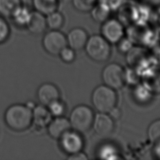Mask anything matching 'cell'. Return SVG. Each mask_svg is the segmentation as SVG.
Instances as JSON below:
<instances>
[{
  "label": "cell",
  "instance_id": "obj_19",
  "mask_svg": "<svg viewBox=\"0 0 160 160\" xmlns=\"http://www.w3.org/2000/svg\"><path fill=\"white\" fill-rule=\"evenodd\" d=\"M31 11L28 6L22 4L14 12L10 19L16 26L26 28Z\"/></svg>",
  "mask_w": 160,
  "mask_h": 160
},
{
  "label": "cell",
  "instance_id": "obj_35",
  "mask_svg": "<svg viewBox=\"0 0 160 160\" xmlns=\"http://www.w3.org/2000/svg\"><path fill=\"white\" fill-rule=\"evenodd\" d=\"M154 155L159 159H160V141L154 142Z\"/></svg>",
  "mask_w": 160,
  "mask_h": 160
},
{
  "label": "cell",
  "instance_id": "obj_4",
  "mask_svg": "<svg viewBox=\"0 0 160 160\" xmlns=\"http://www.w3.org/2000/svg\"><path fill=\"white\" fill-rule=\"evenodd\" d=\"M84 48L88 56L96 62L106 61L111 56L110 43L102 35L94 34L88 38Z\"/></svg>",
  "mask_w": 160,
  "mask_h": 160
},
{
  "label": "cell",
  "instance_id": "obj_2",
  "mask_svg": "<svg viewBox=\"0 0 160 160\" xmlns=\"http://www.w3.org/2000/svg\"><path fill=\"white\" fill-rule=\"evenodd\" d=\"M91 99L96 109L102 113H108L116 107L118 101L114 89L105 84L98 86L93 91Z\"/></svg>",
  "mask_w": 160,
  "mask_h": 160
},
{
  "label": "cell",
  "instance_id": "obj_24",
  "mask_svg": "<svg viewBox=\"0 0 160 160\" xmlns=\"http://www.w3.org/2000/svg\"><path fill=\"white\" fill-rule=\"evenodd\" d=\"M47 108L52 118L63 116L66 112V106L60 99L52 101L47 106Z\"/></svg>",
  "mask_w": 160,
  "mask_h": 160
},
{
  "label": "cell",
  "instance_id": "obj_5",
  "mask_svg": "<svg viewBox=\"0 0 160 160\" xmlns=\"http://www.w3.org/2000/svg\"><path fill=\"white\" fill-rule=\"evenodd\" d=\"M44 50L51 56L59 55L60 51L68 46L66 36L59 30H51L44 32L42 39Z\"/></svg>",
  "mask_w": 160,
  "mask_h": 160
},
{
  "label": "cell",
  "instance_id": "obj_31",
  "mask_svg": "<svg viewBox=\"0 0 160 160\" xmlns=\"http://www.w3.org/2000/svg\"><path fill=\"white\" fill-rule=\"evenodd\" d=\"M118 44V49L121 52H128L132 48V42L129 39H124L122 38Z\"/></svg>",
  "mask_w": 160,
  "mask_h": 160
},
{
  "label": "cell",
  "instance_id": "obj_12",
  "mask_svg": "<svg viewBox=\"0 0 160 160\" xmlns=\"http://www.w3.org/2000/svg\"><path fill=\"white\" fill-rule=\"evenodd\" d=\"M92 126L98 135L106 137L113 131L114 123L113 119L108 113L99 112L94 116Z\"/></svg>",
  "mask_w": 160,
  "mask_h": 160
},
{
  "label": "cell",
  "instance_id": "obj_23",
  "mask_svg": "<svg viewBox=\"0 0 160 160\" xmlns=\"http://www.w3.org/2000/svg\"><path fill=\"white\" fill-rule=\"evenodd\" d=\"M152 93L143 84H136L134 89V98L141 103H146L150 101Z\"/></svg>",
  "mask_w": 160,
  "mask_h": 160
},
{
  "label": "cell",
  "instance_id": "obj_9",
  "mask_svg": "<svg viewBox=\"0 0 160 160\" xmlns=\"http://www.w3.org/2000/svg\"><path fill=\"white\" fill-rule=\"evenodd\" d=\"M128 61L132 68L136 69L139 72V70L144 69L145 71V65L146 69L152 65L149 60L152 59V56H149L147 51L141 48H131L128 52Z\"/></svg>",
  "mask_w": 160,
  "mask_h": 160
},
{
  "label": "cell",
  "instance_id": "obj_13",
  "mask_svg": "<svg viewBox=\"0 0 160 160\" xmlns=\"http://www.w3.org/2000/svg\"><path fill=\"white\" fill-rule=\"evenodd\" d=\"M118 9V20L122 24L124 22L132 24L139 18V7L132 2H122Z\"/></svg>",
  "mask_w": 160,
  "mask_h": 160
},
{
  "label": "cell",
  "instance_id": "obj_1",
  "mask_svg": "<svg viewBox=\"0 0 160 160\" xmlns=\"http://www.w3.org/2000/svg\"><path fill=\"white\" fill-rule=\"evenodd\" d=\"M4 121L11 130L18 132H24L32 126V108L27 103L12 104L5 110Z\"/></svg>",
  "mask_w": 160,
  "mask_h": 160
},
{
  "label": "cell",
  "instance_id": "obj_34",
  "mask_svg": "<svg viewBox=\"0 0 160 160\" xmlns=\"http://www.w3.org/2000/svg\"><path fill=\"white\" fill-rule=\"evenodd\" d=\"M154 22L156 27L160 30V6L154 12Z\"/></svg>",
  "mask_w": 160,
  "mask_h": 160
},
{
  "label": "cell",
  "instance_id": "obj_20",
  "mask_svg": "<svg viewBox=\"0 0 160 160\" xmlns=\"http://www.w3.org/2000/svg\"><path fill=\"white\" fill-rule=\"evenodd\" d=\"M111 11L109 7L102 1L100 3L98 2L90 12L95 21L102 23L109 18Z\"/></svg>",
  "mask_w": 160,
  "mask_h": 160
},
{
  "label": "cell",
  "instance_id": "obj_25",
  "mask_svg": "<svg viewBox=\"0 0 160 160\" xmlns=\"http://www.w3.org/2000/svg\"><path fill=\"white\" fill-rule=\"evenodd\" d=\"M98 2V0H72L74 8L81 12H90Z\"/></svg>",
  "mask_w": 160,
  "mask_h": 160
},
{
  "label": "cell",
  "instance_id": "obj_6",
  "mask_svg": "<svg viewBox=\"0 0 160 160\" xmlns=\"http://www.w3.org/2000/svg\"><path fill=\"white\" fill-rule=\"evenodd\" d=\"M102 79L105 85L116 90L121 88L125 82V71L118 64L110 63L102 72Z\"/></svg>",
  "mask_w": 160,
  "mask_h": 160
},
{
  "label": "cell",
  "instance_id": "obj_29",
  "mask_svg": "<svg viewBox=\"0 0 160 160\" xmlns=\"http://www.w3.org/2000/svg\"><path fill=\"white\" fill-rule=\"evenodd\" d=\"M140 76L141 74L134 68H129L125 71V80L128 83L138 84Z\"/></svg>",
  "mask_w": 160,
  "mask_h": 160
},
{
  "label": "cell",
  "instance_id": "obj_15",
  "mask_svg": "<svg viewBox=\"0 0 160 160\" xmlns=\"http://www.w3.org/2000/svg\"><path fill=\"white\" fill-rule=\"evenodd\" d=\"M32 124L38 130L46 128L52 116L50 114L47 106L41 104H36L32 109Z\"/></svg>",
  "mask_w": 160,
  "mask_h": 160
},
{
  "label": "cell",
  "instance_id": "obj_28",
  "mask_svg": "<svg viewBox=\"0 0 160 160\" xmlns=\"http://www.w3.org/2000/svg\"><path fill=\"white\" fill-rule=\"evenodd\" d=\"M99 156L102 159H117L118 155L117 149L111 144L102 146L99 151Z\"/></svg>",
  "mask_w": 160,
  "mask_h": 160
},
{
  "label": "cell",
  "instance_id": "obj_17",
  "mask_svg": "<svg viewBox=\"0 0 160 160\" xmlns=\"http://www.w3.org/2000/svg\"><path fill=\"white\" fill-rule=\"evenodd\" d=\"M26 28L31 34L34 35L44 33L48 28L46 16L36 11H32Z\"/></svg>",
  "mask_w": 160,
  "mask_h": 160
},
{
  "label": "cell",
  "instance_id": "obj_7",
  "mask_svg": "<svg viewBox=\"0 0 160 160\" xmlns=\"http://www.w3.org/2000/svg\"><path fill=\"white\" fill-rule=\"evenodd\" d=\"M61 148L69 155L81 151L84 141L79 132L71 129L63 134L58 139Z\"/></svg>",
  "mask_w": 160,
  "mask_h": 160
},
{
  "label": "cell",
  "instance_id": "obj_26",
  "mask_svg": "<svg viewBox=\"0 0 160 160\" xmlns=\"http://www.w3.org/2000/svg\"><path fill=\"white\" fill-rule=\"evenodd\" d=\"M148 136L154 143L160 141V119L154 121L148 129Z\"/></svg>",
  "mask_w": 160,
  "mask_h": 160
},
{
  "label": "cell",
  "instance_id": "obj_11",
  "mask_svg": "<svg viewBox=\"0 0 160 160\" xmlns=\"http://www.w3.org/2000/svg\"><path fill=\"white\" fill-rule=\"evenodd\" d=\"M143 85L152 94H160V66H152L141 74Z\"/></svg>",
  "mask_w": 160,
  "mask_h": 160
},
{
  "label": "cell",
  "instance_id": "obj_18",
  "mask_svg": "<svg viewBox=\"0 0 160 160\" xmlns=\"http://www.w3.org/2000/svg\"><path fill=\"white\" fill-rule=\"evenodd\" d=\"M34 10L44 16L57 11L59 6V0H32Z\"/></svg>",
  "mask_w": 160,
  "mask_h": 160
},
{
  "label": "cell",
  "instance_id": "obj_16",
  "mask_svg": "<svg viewBox=\"0 0 160 160\" xmlns=\"http://www.w3.org/2000/svg\"><path fill=\"white\" fill-rule=\"evenodd\" d=\"M66 38L69 47L74 51H79L84 48L88 36L84 29L75 28L69 32Z\"/></svg>",
  "mask_w": 160,
  "mask_h": 160
},
{
  "label": "cell",
  "instance_id": "obj_22",
  "mask_svg": "<svg viewBox=\"0 0 160 160\" xmlns=\"http://www.w3.org/2000/svg\"><path fill=\"white\" fill-rule=\"evenodd\" d=\"M47 27L51 30H59L64 23V18L61 12L55 11L46 16Z\"/></svg>",
  "mask_w": 160,
  "mask_h": 160
},
{
  "label": "cell",
  "instance_id": "obj_21",
  "mask_svg": "<svg viewBox=\"0 0 160 160\" xmlns=\"http://www.w3.org/2000/svg\"><path fill=\"white\" fill-rule=\"evenodd\" d=\"M22 4V0H0V15L10 18Z\"/></svg>",
  "mask_w": 160,
  "mask_h": 160
},
{
  "label": "cell",
  "instance_id": "obj_3",
  "mask_svg": "<svg viewBox=\"0 0 160 160\" xmlns=\"http://www.w3.org/2000/svg\"><path fill=\"white\" fill-rule=\"evenodd\" d=\"M94 118V114L92 109L86 105L81 104L72 109L69 121L73 130L84 133L91 128Z\"/></svg>",
  "mask_w": 160,
  "mask_h": 160
},
{
  "label": "cell",
  "instance_id": "obj_8",
  "mask_svg": "<svg viewBox=\"0 0 160 160\" xmlns=\"http://www.w3.org/2000/svg\"><path fill=\"white\" fill-rule=\"evenodd\" d=\"M101 34L109 43H118L124 37V26L118 19L109 18L102 22Z\"/></svg>",
  "mask_w": 160,
  "mask_h": 160
},
{
  "label": "cell",
  "instance_id": "obj_10",
  "mask_svg": "<svg viewBox=\"0 0 160 160\" xmlns=\"http://www.w3.org/2000/svg\"><path fill=\"white\" fill-rule=\"evenodd\" d=\"M60 92L53 83L46 82L40 84L36 91V98L39 104L47 106L52 101L59 99Z\"/></svg>",
  "mask_w": 160,
  "mask_h": 160
},
{
  "label": "cell",
  "instance_id": "obj_14",
  "mask_svg": "<svg viewBox=\"0 0 160 160\" xmlns=\"http://www.w3.org/2000/svg\"><path fill=\"white\" fill-rule=\"evenodd\" d=\"M49 136L52 139H59L66 131L71 129L68 119L63 117L52 118L46 127Z\"/></svg>",
  "mask_w": 160,
  "mask_h": 160
},
{
  "label": "cell",
  "instance_id": "obj_30",
  "mask_svg": "<svg viewBox=\"0 0 160 160\" xmlns=\"http://www.w3.org/2000/svg\"><path fill=\"white\" fill-rule=\"evenodd\" d=\"M59 56L63 62L66 63H71L75 59L74 50L70 47L66 46L60 51Z\"/></svg>",
  "mask_w": 160,
  "mask_h": 160
},
{
  "label": "cell",
  "instance_id": "obj_33",
  "mask_svg": "<svg viewBox=\"0 0 160 160\" xmlns=\"http://www.w3.org/2000/svg\"><path fill=\"white\" fill-rule=\"evenodd\" d=\"M108 114H109V115L113 120L118 119L121 116L120 110L116 107H114L113 109H112Z\"/></svg>",
  "mask_w": 160,
  "mask_h": 160
},
{
  "label": "cell",
  "instance_id": "obj_32",
  "mask_svg": "<svg viewBox=\"0 0 160 160\" xmlns=\"http://www.w3.org/2000/svg\"><path fill=\"white\" fill-rule=\"evenodd\" d=\"M68 159L69 160H86L88 159V157L84 153L80 151L79 152L69 155Z\"/></svg>",
  "mask_w": 160,
  "mask_h": 160
},
{
  "label": "cell",
  "instance_id": "obj_27",
  "mask_svg": "<svg viewBox=\"0 0 160 160\" xmlns=\"http://www.w3.org/2000/svg\"><path fill=\"white\" fill-rule=\"evenodd\" d=\"M11 35V28L5 19V18L0 15V44L5 43Z\"/></svg>",
  "mask_w": 160,
  "mask_h": 160
}]
</instances>
